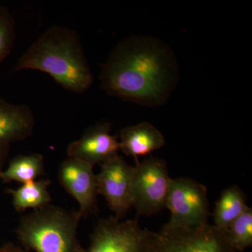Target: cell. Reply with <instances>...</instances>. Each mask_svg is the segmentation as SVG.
<instances>
[{
    "label": "cell",
    "mask_w": 252,
    "mask_h": 252,
    "mask_svg": "<svg viewBox=\"0 0 252 252\" xmlns=\"http://www.w3.org/2000/svg\"><path fill=\"white\" fill-rule=\"evenodd\" d=\"M180 68L167 44L130 36L115 46L101 66V87L111 97L147 107L166 103L177 87Z\"/></svg>",
    "instance_id": "6da1fadb"
},
{
    "label": "cell",
    "mask_w": 252,
    "mask_h": 252,
    "mask_svg": "<svg viewBox=\"0 0 252 252\" xmlns=\"http://www.w3.org/2000/svg\"><path fill=\"white\" fill-rule=\"evenodd\" d=\"M26 69L47 73L63 89L74 94H84L94 83L79 34L56 25L32 44L18 59L14 72Z\"/></svg>",
    "instance_id": "7a4b0ae2"
},
{
    "label": "cell",
    "mask_w": 252,
    "mask_h": 252,
    "mask_svg": "<svg viewBox=\"0 0 252 252\" xmlns=\"http://www.w3.org/2000/svg\"><path fill=\"white\" fill-rule=\"evenodd\" d=\"M81 218L78 210L49 204L21 217L15 234L26 251L84 252L77 238Z\"/></svg>",
    "instance_id": "3957f363"
},
{
    "label": "cell",
    "mask_w": 252,
    "mask_h": 252,
    "mask_svg": "<svg viewBox=\"0 0 252 252\" xmlns=\"http://www.w3.org/2000/svg\"><path fill=\"white\" fill-rule=\"evenodd\" d=\"M143 252H237L224 232L214 225L193 228L165 224L158 232L149 230Z\"/></svg>",
    "instance_id": "277c9868"
},
{
    "label": "cell",
    "mask_w": 252,
    "mask_h": 252,
    "mask_svg": "<svg viewBox=\"0 0 252 252\" xmlns=\"http://www.w3.org/2000/svg\"><path fill=\"white\" fill-rule=\"evenodd\" d=\"M171 177L167 162L151 157L133 167L131 201L138 216H152L165 208Z\"/></svg>",
    "instance_id": "5b68a950"
},
{
    "label": "cell",
    "mask_w": 252,
    "mask_h": 252,
    "mask_svg": "<svg viewBox=\"0 0 252 252\" xmlns=\"http://www.w3.org/2000/svg\"><path fill=\"white\" fill-rule=\"evenodd\" d=\"M165 208L170 212L167 225L193 228L207 224L210 213L206 187L188 177L172 178Z\"/></svg>",
    "instance_id": "8992f818"
},
{
    "label": "cell",
    "mask_w": 252,
    "mask_h": 252,
    "mask_svg": "<svg viewBox=\"0 0 252 252\" xmlns=\"http://www.w3.org/2000/svg\"><path fill=\"white\" fill-rule=\"evenodd\" d=\"M149 233L137 219L124 221L112 216L99 219L84 252H143Z\"/></svg>",
    "instance_id": "52a82bcc"
},
{
    "label": "cell",
    "mask_w": 252,
    "mask_h": 252,
    "mask_svg": "<svg viewBox=\"0 0 252 252\" xmlns=\"http://www.w3.org/2000/svg\"><path fill=\"white\" fill-rule=\"evenodd\" d=\"M100 171L96 175L97 194L104 197L116 218L122 220L132 207L133 167L119 154L100 164Z\"/></svg>",
    "instance_id": "ba28073f"
},
{
    "label": "cell",
    "mask_w": 252,
    "mask_h": 252,
    "mask_svg": "<svg viewBox=\"0 0 252 252\" xmlns=\"http://www.w3.org/2000/svg\"><path fill=\"white\" fill-rule=\"evenodd\" d=\"M60 184L79 204L81 217H87L97 211V190L94 166L87 162L68 157L60 165Z\"/></svg>",
    "instance_id": "9c48e42d"
},
{
    "label": "cell",
    "mask_w": 252,
    "mask_h": 252,
    "mask_svg": "<svg viewBox=\"0 0 252 252\" xmlns=\"http://www.w3.org/2000/svg\"><path fill=\"white\" fill-rule=\"evenodd\" d=\"M112 124L98 123L88 127L79 140L68 145V157L75 158L90 164H102L119 154L120 143L111 135Z\"/></svg>",
    "instance_id": "30bf717a"
},
{
    "label": "cell",
    "mask_w": 252,
    "mask_h": 252,
    "mask_svg": "<svg viewBox=\"0 0 252 252\" xmlns=\"http://www.w3.org/2000/svg\"><path fill=\"white\" fill-rule=\"evenodd\" d=\"M35 117L27 104L10 103L0 97V144H11L31 137Z\"/></svg>",
    "instance_id": "8fae6325"
},
{
    "label": "cell",
    "mask_w": 252,
    "mask_h": 252,
    "mask_svg": "<svg viewBox=\"0 0 252 252\" xmlns=\"http://www.w3.org/2000/svg\"><path fill=\"white\" fill-rule=\"evenodd\" d=\"M120 150L138 162V157L160 149L165 144L164 136L149 122L127 126L120 132Z\"/></svg>",
    "instance_id": "7c38bea8"
},
{
    "label": "cell",
    "mask_w": 252,
    "mask_h": 252,
    "mask_svg": "<svg viewBox=\"0 0 252 252\" xmlns=\"http://www.w3.org/2000/svg\"><path fill=\"white\" fill-rule=\"evenodd\" d=\"M245 194L237 185L230 186L220 193L213 212L214 225L225 231L249 208Z\"/></svg>",
    "instance_id": "4fadbf2b"
},
{
    "label": "cell",
    "mask_w": 252,
    "mask_h": 252,
    "mask_svg": "<svg viewBox=\"0 0 252 252\" xmlns=\"http://www.w3.org/2000/svg\"><path fill=\"white\" fill-rule=\"evenodd\" d=\"M45 175L44 158L40 154L18 155L11 159L7 167L0 173L4 184L15 182L24 185Z\"/></svg>",
    "instance_id": "5bb4252c"
},
{
    "label": "cell",
    "mask_w": 252,
    "mask_h": 252,
    "mask_svg": "<svg viewBox=\"0 0 252 252\" xmlns=\"http://www.w3.org/2000/svg\"><path fill=\"white\" fill-rule=\"evenodd\" d=\"M51 184V180L41 179L21 185L16 189H7L6 193L12 198V205L16 212H25L28 209L36 210L51 204L49 191Z\"/></svg>",
    "instance_id": "9a60e30c"
},
{
    "label": "cell",
    "mask_w": 252,
    "mask_h": 252,
    "mask_svg": "<svg viewBox=\"0 0 252 252\" xmlns=\"http://www.w3.org/2000/svg\"><path fill=\"white\" fill-rule=\"evenodd\" d=\"M227 240L233 250L243 252L252 246V209L249 207L243 215L225 230Z\"/></svg>",
    "instance_id": "2e32d148"
},
{
    "label": "cell",
    "mask_w": 252,
    "mask_h": 252,
    "mask_svg": "<svg viewBox=\"0 0 252 252\" xmlns=\"http://www.w3.org/2000/svg\"><path fill=\"white\" fill-rule=\"evenodd\" d=\"M15 39L14 16L7 7L0 4V64L11 53Z\"/></svg>",
    "instance_id": "e0dca14e"
},
{
    "label": "cell",
    "mask_w": 252,
    "mask_h": 252,
    "mask_svg": "<svg viewBox=\"0 0 252 252\" xmlns=\"http://www.w3.org/2000/svg\"><path fill=\"white\" fill-rule=\"evenodd\" d=\"M10 144H0V173L4 170L5 163L9 157Z\"/></svg>",
    "instance_id": "ac0fdd59"
},
{
    "label": "cell",
    "mask_w": 252,
    "mask_h": 252,
    "mask_svg": "<svg viewBox=\"0 0 252 252\" xmlns=\"http://www.w3.org/2000/svg\"><path fill=\"white\" fill-rule=\"evenodd\" d=\"M0 252H28L14 243H7L0 246Z\"/></svg>",
    "instance_id": "d6986e66"
}]
</instances>
